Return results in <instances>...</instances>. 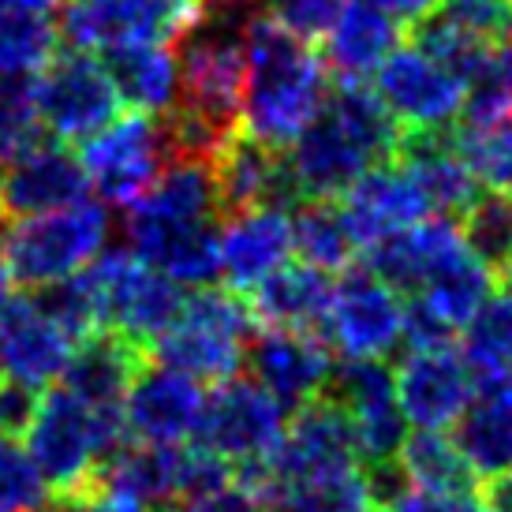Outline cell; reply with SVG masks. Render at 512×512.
Segmentation results:
<instances>
[{
	"label": "cell",
	"mask_w": 512,
	"mask_h": 512,
	"mask_svg": "<svg viewBox=\"0 0 512 512\" xmlns=\"http://www.w3.org/2000/svg\"><path fill=\"white\" fill-rule=\"evenodd\" d=\"M363 471V486H367V498L374 512H389L408 490H412V479L400 464V456L393 460H374V464H359Z\"/></svg>",
	"instance_id": "cell-46"
},
{
	"label": "cell",
	"mask_w": 512,
	"mask_h": 512,
	"mask_svg": "<svg viewBox=\"0 0 512 512\" xmlns=\"http://www.w3.org/2000/svg\"><path fill=\"white\" fill-rule=\"evenodd\" d=\"M128 441L124 408H86L68 389L49 385L23 434V449L49 494H83L101 464Z\"/></svg>",
	"instance_id": "cell-3"
},
{
	"label": "cell",
	"mask_w": 512,
	"mask_h": 512,
	"mask_svg": "<svg viewBox=\"0 0 512 512\" xmlns=\"http://www.w3.org/2000/svg\"><path fill=\"white\" fill-rule=\"evenodd\" d=\"M456 228L471 255L494 273L512 262V195L501 191L475 195L468 210L456 217Z\"/></svg>",
	"instance_id": "cell-36"
},
{
	"label": "cell",
	"mask_w": 512,
	"mask_h": 512,
	"mask_svg": "<svg viewBox=\"0 0 512 512\" xmlns=\"http://www.w3.org/2000/svg\"><path fill=\"white\" fill-rule=\"evenodd\" d=\"M143 359V352L124 337H116L109 329H94L83 341H75L57 385L86 408H124V393Z\"/></svg>",
	"instance_id": "cell-24"
},
{
	"label": "cell",
	"mask_w": 512,
	"mask_h": 512,
	"mask_svg": "<svg viewBox=\"0 0 512 512\" xmlns=\"http://www.w3.org/2000/svg\"><path fill=\"white\" fill-rule=\"evenodd\" d=\"M49 509L53 512H154L146 505H135L128 498H116V494H105L98 486H90L83 494H53L49 498Z\"/></svg>",
	"instance_id": "cell-48"
},
{
	"label": "cell",
	"mask_w": 512,
	"mask_h": 512,
	"mask_svg": "<svg viewBox=\"0 0 512 512\" xmlns=\"http://www.w3.org/2000/svg\"><path fill=\"white\" fill-rule=\"evenodd\" d=\"M337 202H341V214L356 247H370L400 228H412L434 217L423 187L415 184V176L400 161L370 165Z\"/></svg>",
	"instance_id": "cell-19"
},
{
	"label": "cell",
	"mask_w": 512,
	"mask_h": 512,
	"mask_svg": "<svg viewBox=\"0 0 512 512\" xmlns=\"http://www.w3.org/2000/svg\"><path fill=\"white\" fill-rule=\"evenodd\" d=\"M389 512H483L475 490L471 494H434V490H408Z\"/></svg>",
	"instance_id": "cell-49"
},
{
	"label": "cell",
	"mask_w": 512,
	"mask_h": 512,
	"mask_svg": "<svg viewBox=\"0 0 512 512\" xmlns=\"http://www.w3.org/2000/svg\"><path fill=\"white\" fill-rule=\"evenodd\" d=\"M60 0H0V12H38L53 15Z\"/></svg>",
	"instance_id": "cell-52"
},
{
	"label": "cell",
	"mask_w": 512,
	"mask_h": 512,
	"mask_svg": "<svg viewBox=\"0 0 512 512\" xmlns=\"http://www.w3.org/2000/svg\"><path fill=\"white\" fill-rule=\"evenodd\" d=\"M124 236H128L131 255L172 277L187 292L217 285V277H221V251H217L221 221L191 225V221H161V217L128 210Z\"/></svg>",
	"instance_id": "cell-15"
},
{
	"label": "cell",
	"mask_w": 512,
	"mask_h": 512,
	"mask_svg": "<svg viewBox=\"0 0 512 512\" xmlns=\"http://www.w3.org/2000/svg\"><path fill=\"white\" fill-rule=\"evenodd\" d=\"M329 292H333V273H322L307 262L288 258L285 266H277L270 277H262L247 292V307H251L258 326L318 333Z\"/></svg>",
	"instance_id": "cell-26"
},
{
	"label": "cell",
	"mask_w": 512,
	"mask_h": 512,
	"mask_svg": "<svg viewBox=\"0 0 512 512\" xmlns=\"http://www.w3.org/2000/svg\"><path fill=\"white\" fill-rule=\"evenodd\" d=\"M490 296H494V270L483 266V262L468 251V243L460 240L453 251L430 270V277L423 281V288H419L412 299L427 303L441 322H449V326L460 333V326H464Z\"/></svg>",
	"instance_id": "cell-30"
},
{
	"label": "cell",
	"mask_w": 512,
	"mask_h": 512,
	"mask_svg": "<svg viewBox=\"0 0 512 512\" xmlns=\"http://www.w3.org/2000/svg\"><path fill=\"white\" fill-rule=\"evenodd\" d=\"M0 378H4V370H0Z\"/></svg>",
	"instance_id": "cell-56"
},
{
	"label": "cell",
	"mask_w": 512,
	"mask_h": 512,
	"mask_svg": "<svg viewBox=\"0 0 512 512\" xmlns=\"http://www.w3.org/2000/svg\"><path fill=\"white\" fill-rule=\"evenodd\" d=\"M202 385L180 370L143 359L128 393H124V423L135 441L150 445H184L195 438L202 415Z\"/></svg>",
	"instance_id": "cell-16"
},
{
	"label": "cell",
	"mask_w": 512,
	"mask_h": 512,
	"mask_svg": "<svg viewBox=\"0 0 512 512\" xmlns=\"http://www.w3.org/2000/svg\"><path fill=\"white\" fill-rule=\"evenodd\" d=\"M214 184L221 199V217L243 214L255 206H281L292 210L299 202L296 187L288 180L285 150H270L247 131H236L214 154Z\"/></svg>",
	"instance_id": "cell-21"
},
{
	"label": "cell",
	"mask_w": 512,
	"mask_h": 512,
	"mask_svg": "<svg viewBox=\"0 0 512 512\" xmlns=\"http://www.w3.org/2000/svg\"><path fill=\"white\" fill-rule=\"evenodd\" d=\"M217 251H221L225 285L232 292L247 296L262 277H270L277 266H285L292 258L288 210H281V206H255V210L225 217L221 236H217Z\"/></svg>",
	"instance_id": "cell-22"
},
{
	"label": "cell",
	"mask_w": 512,
	"mask_h": 512,
	"mask_svg": "<svg viewBox=\"0 0 512 512\" xmlns=\"http://www.w3.org/2000/svg\"><path fill=\"white\" fill-rule=\"evenodd\" d=\"M8 296H12V277L4 270V258H0V307L8 303Z\"/></svg>",
	"instance_id": "cell-53"
},
{
	"label": "cell",
	"mask_w": 512,
	"mask_h": 512,
	"mask_svg": "<svg viewBox=\"0 0 512 512\" xmlns=\"http://www.w3.org/2000/svg\"><path fill=\"white\" fill-rule=\"evenodd\" d=\"M501 288H505V299H512V262L509 266H501Z\"/></svg>",
	"instance_id": "cell-54"
},
{
	"label": "cell",
	"mask_w": 512,
	"mask_h": 512,
	"mask_svg": "<svg viewBox=\"0 0 512 512\" xmlns=\"http://www.w3.org/2000/svg\"><path fill=\"white\" fill-rule=\"evenodd\" d=\"M288 225H292V255H299V262L322 273H341L352 266L359 247L337 199H299L288 210Z\"/></svg>",
	"instance_id": "cell-31"
},
{
	"label": "cell",
	"mask_w": 512,
	"mask_h": 512,
	"mask_svg": "<svg viewBox=\"0 0 512 512\" xmlns=\"http://www.w3.org/2000/svg\"><path fill=\"white\" fill-rule=\"evenodd\" d=\"M352 423V441H356V460L359 464H374V460H393L400 456V445L408 438L412 423L404 419L397 400L367 408L359 415H348Z\"/></svg>",
	"instance_id": "cell-41"
},
{
	"label": "cell",
	"mask_w": 512,
	"mask_h": 512,
	"mask_svg": "<svg viewBox=\"0 0 512 512\" xmlns=\"http://www.w3.org/2000/svg\"><path fill=\"white\" fill-rule=\"evenodd\" d=\"M262 501L270 512H370L359 464L273 483L266 486Z\"/></svg>",
	"instance_id": "cell-32"
},
{
	"label": "cell",
	"mask_w": 512,
	"mask_h": 512,
	"mask_svg": "<svg viewBox=\"0 0 512 512\" xmlns=\"http://www.w3.org/2000/svg\"><path fill=\"white\" fill-rule=\"evenodd\" d=\"M483 490L475 494L483 512H512V468L501 471V475H490V479H479Z\"/></svg>",
	"instance_id": "cell-51"
},
{
	"label": "cell",
	"mask_w": 512,
	"mask_h": 512,
	"mask_svg": "<svg viewBox=\"0 0 512 512\" xmlns=\"http://www.w3.org/2000/svg\"><path fill=\"white\" fill-rule=\"evenodd\" d=\"M60 34L53 15L0 12V72L34 75L57 53Z\"/></svg>",
	"instance_id": "cell-38"
},
{
	"label": "cell",
	"mask_w": 512,
	"mask_h": 512,
	"mask_svg": "<svg viewBox=\"0 0 512 512\" xmlns=\"http://www.w3.org/2000/svg\"><path fill=\"white\" fill-rule=\"evenodd\" d=\"M0 217H4V210H0Z\"/></svg>",
	"instance_id": "cell-57"
},
{
	"label": "cell",
	"mask_w": 512,
	"mask_h": 512,
	"mask_svg": "<svg viewBox=\"0 0 512 512\" xmlns=\"http://www.w3.org/2000/svg\"><path fill=\"white\" fill-rule=\"evenodd\" d=\"M42 120L34 109V86L30 75L0 72V161L8 165L30 146L42 143Z\"/></svg>",
	"instance_id": "cell-40"
},
{
	"label": "cell",
	"mask_w": 512,
	"mask_h": 512,
	"mask_svg": "<svg viewBox=\"0 0 512 512\" xmlns=\"http://www.w3.org/2000/svg\"><path fill=\"white\" fill-rule=\"evenodd\" d=\"M456 341V329L441 322L427 303H404V329H400V348L404 352H427V348H449Z\"/></svg>",
	"instance_id": "cell-44"
},
{
	"label": "cell",
	"mask_w": 512,
	"mask_h": 512,
	"mask_svg": "<svg viewBox=\"0 0 512 512\" xmlns=\"http://www.w3.org/2000/svg\"><path fill=\"white\" fill-rule=\"evenodd\" d=\"M42 404V389L15 378H0V438H23Z\"/></svg>",
	"instance_id": "cell-45"
},
{
	"label": "cell",
	"mask_w": 512,
	"mask_h": 512,
	"mask_svg": "<svg viewBox=\"0 0 512 512\" xmlns=\"http://www.w3.org/2000/svg\"><path fill=\"white\" fill-rule=\"evenodd\" d=\"M370 512H374V509H370Z\"/></svg>",
	"instance_id": "cell-58"
},
{
	"label": "cell",
	"mask_w": 512,
	"mask_h": 512,
	"mask_svg": "<svg viewBox=\"0 0 512 512\" xmlns=\"http://www.w3.org/2000/svg\"><path fill=\"white\" fill-rule=\"evenodd\" d=\"M344 0H258V12L270 15L277 27L296 34L299 42H318L326 38L329 23L337 19Z\"/></svg>",
	"instance_id": "cell-43"
},
{
	"label": "cell",
	"mask_w": 512,
	"mask_h": 512,
	"mask_svg": "<svg viewBox=\"0 0 512 512\" xmlns=\"http://www.w3.org/2000/svg\"><path fill=\"white\" fill-rule=\"evenodd\" d=\"M49 486L15 438H0V512H42Z\"/></svg>",
	"instance_id": "cell-42"
},
{
	"label": "cell",
	"mask_w": 512,
	"mask_h": 512,
	"mask_svg": "<svg viewBox=\"0 0 512 512\" xmlns=\"http://www.w3.org/2000/svg\"><path fill=\"white\" fill-rule=\"evenodd\" d=\"M397 378V404L415 430H449L475 397V374L464 356L449 348L404 352Z\"/></svg>",
	"instance_id": "cell-18"
},
{
	"label": "cell",
	"mask_w": 512,
	"mask_h": 512,
	"mask_svg": "<svg viewBox=\"0 0 512 512\" xmlns=\"http://www.w3.org/2000/svg\"><path fill=\"white\" fill-rule=\"evenodd\" d=\"M120 105L135 113L165 116L180 98V57L176 45H120L105 53Z\"/></svg>",
	"instance_id": "cell-29"
},
{
	"label": "cell",
	"mask_w": 512,
	"mask_h": 512,
	"mask_svg": "<svg viewBox=\"0 0 512 512\" xmlns=\"http://www.w3.org/2000/svg\"><path fill=\"white\" fill-rule=\"evenodd\" d=\"M400 131H445L460 120L464 83L419 45H397L370 86Z\"/></svg>",
	"instance_id": "cell-13"
},
{
	"label": "cell",
	"mask_w": 512,
	"mask_h": 512,
	"mask_svg": "<svg viewBox=\"0 0 512 512\" xmlns=\"http://www.w3.org/2000/svg\"><path fill=\"white\" fill-rule=\"evenodd\" d=\"M400 464H404L415 490L471 494L479 483L449 430H408V438L400 445Z\"/></svg>",
	"instance_id": "cell-33"
},
{
	"label": "cell",
	"mask_w": 512,
	"mask_h": 512,
	"mask_svg": "<svg viewBox=\"0 0 512 512\" xmlns=\"http://www.w3.org/2000/svg\"><path fill=\"white\" fill-rule=\"evenodd\" d=\"M400 45V23L363 0H344L337 19L326 30V72L337 79H356L382 68V60Z\"/></svg>",
	"instance_id": "cell-27"
},
{
	"label": "cell",
	"mask_w": 512,
	"mask_h": 512,
	"mask_svg": "<svg viewBox=\"0 0 512 512\" xmlns=\"http://www.w3.org/2000/svg\"><path fill=\"white\" fill-rule=\"evenodd\" d=\"M86 184L105 206L128 210L143 199L161 169L169 165V146L161 131V116L116 113L101 131L83 139L79 150Z\"/></svg>",
	"instance_id": "cell-9"
},
{
	"label": "cell",
	"mask_w": 512,
	"mask_h": 512,
	"mask_svg": "<svg viewBox=\"0 0 512 512\" xmlns=\"http://www.w3.org/2000/svg\"><path fill=\"white\" fill-rule=\"evenodd\" d=\"M460 243V228L449 217H427L412 228H400L367 247V270L385 285L412 299L430 270Z\"/></svg>",
	"instance_id": "cell-25"
},
{
	"label": "cell",
	"mask_w": 512,
	"mask_h": 512,
	"mask_svg": "<svg viewBox=\"0 0 512 512\" xmlns=\"http://www.w3.org/2000/svg\"><path fill=\"white\" fill-rule=\"evenodd\" d=\"M460 356L475 382H498L512 370V299H486L460 326Z\"/></svg>",
	"instance_id": "cell-34"
},
{
	"label": "cell",
	"mask_w": 512,
	"mask_h": 512,
	"mask_svg": "<svg viewBox=\"0 0 512 512\" xmlns=\"http://www.w3.org/2000/svg\"><path fill=\"white\" fill-rule=\"evenodd\" d=\"M512 113V38L490 45L475 68L464 75V109L460 128H479Z\"/></svg>",
	"instance_id": "cell-35"
},
{
	"label": "cell",
	"mask_w": 512,
	"mask_h": 512,
	"mask_svg": "<svg viewBox=\"0 0 512 512\" xmlns=\"http://www.w3.org/2000/svg\"><path fill=\"white\" fill-rule=\"evenodd\" d=\"M456 146H460V157L468 161L471 176L486 191L512 195V113L479 124V128H460Z\"/></svg>",
	"instance_id": "cell-39"
},
{
	"label": "cell",
	"mask_w": 512,
	"mask_h": 512,
	"mask_svg": "<svg viewBox=\"0 0 512 512\" xmlns=\"http://www.w3.org/2000/svg\"><path fill=\"white\" fill-rule=\"evenodd\" d=\"M83 277L94 296L98 329L124 337L143 356H150L154 341L172 326L187 296V288H180L154 266H146L128 247L101 251L90 266H83Z\"/></svg>",
	"instance_id": "cell-7"
},
{
	"label": "cell",
	"mask_w": 512,
	"mask_h": 512,
	"mask_svg": "<svg viewBox=\"0 0 512 512\" xmlns=\"http://www.w3.org/2000/svg\"><path fill=\"white\" fill-rule=\"evenodd\" d=\"M214 19V27L202 19L180 42L184 53H176L180 57V98H176V105L206 116L217 128L240 131L243 72H247L243 27H228V15H214Z\"/></svg>",
	"instance_id": "cell-12"
},
{
	"label": "cell",
	"mask_w": 512,
	"mask_h": 512,
	"mask_svg": "<svg viewBox=\"0 0 512 512\" xmlns=\"http://www.w3.org/2000/svg\"><path fill=\"white\" fill-rule=\"evenodd\" d=\"M498 385H501V389H505V393H509V397H512V370H509V374H505V378H498Z\"/></svg>",
	"instance_id": "cell-55"
},
{
	"label": "cell",
	"mask_w": 512,
	"mask_h": 512,
	"mask_svg": "<svg viewBox=\"0 0 512 512\" xmlns=\"http://www.w3.org/2000/svg\"><path fill=\"white\" fill-rule=\"evenodd\" d=\"M400 124L367 83L337 79L296 143L285 150L288 180L299 199H341L370 165L393 161Z\"/></svg>",
	"instance_id": "cell-1"
},
{
	"label": "cell",
	"mask_w": 512,
	"mask_h": 512,
	"mask_svg": "<svg viewBox=\"0 0 512 512\" xmlns=\"http://www.w3.org/2000/svg\"><path fill=\"white\" fill-rule=\"evenodd\" d=\"M176 512H270L266 501L258 498L251 486L243 483H225L217 490H206V494H195L187 501H176Z\"/></svg>",
	"instance_id": "cell-47"
},
{
	"label": "cell",
	"mask_w": 512,
	"mask_h": 512,
	"mask_svg": "<svg viewBox=\"0 0 512 512\" xmlns=\"http://www.w3.org/2000/svg\"><path fill=\"white\" fill-rule=\"evenodd\" d=\"M318 397L337 404L344 415H359L397 400V378L385 359H341L329 367V378Z\"/></svg>",
	"instance_id": "cell-37"
},
{
	"label": "cell",
	"mask_w": 512,
	"mask_h": 512,
	"mask_svg": "<svg viewBox=\"0 0 512 512\" xmlns=\"http://www.w3.org/2000/svg\"><path fill=\"white\" fill-rule=\"evenodd\" d=\"M243 367L285 412H296L322 393L333 367V352L318 333L307 329L258 326L255 337L247 341Z\"/></svg>",
	"instance_id": "cell-14"
},
{
	"label": "cell",
	"mask_w": 512,
	"mask_h": 512,
	"mask_svg": "<svg viewBox=\"0 0 512 512\" xmlns=\"http://www.w3.org/2000/svg\"><path fill=\"white\" fill-rule=\"evenodd\" d=\"M449 430L475 479L512 468V397L498 382L475 385V397Z\"/></svg>",
	"instance_id": "cell-28"
},
{
	"label": "cell",
	"mask_w": 512,
	"mask_h": 512,
	"mask_svg": "<svg viewBox=\"0 0 512 512\" xmlns=\"http://www.w3.org/2000/svg\"><path fill=\"white\" fill-rule=\"evenodd\" d=\"M363 4L385 12L389 19H397L400 27H415V23H423L438 8V0H363Z\"/></svg>",
	"instance_id": "cell-50"
},
{
	"label": "cell",
	"mask_w": 512,
	"mask_h": 512,
	"mask_svg": "<svg viewBox=\"0 0 512 512\" xmlns=\"http://www.w3.org/2000/svg\"><path fill=\"white\" fill-rule=\"evenodd\" d=\"M30 86L45 135L57 143H83L120 113V94L109 68L94 53H53L42 72L30 75Z\"/></svg>",
	"instance_id": "cell-10"
},
{
	"label": "cell",
	"mask_w": 512,
	"mask_h": 512,
	"mask_svg": "<svg viewBox=\"0 0 512 512\" xmlns=\"http://www.w3.org/2000/svg\"><path fill=\"white\" fill-rule=\"evenodd\" d=\"M75 337L42 307L34 292L8 296L0 307V370L4 378L27 382L34 389L57 385L68 367Z\"/></svg>",
	"instance_id": "cell-17"
},
{
	"label": "cell",
	"mask_w": 512,
	"mask_h": 512,
	"mask_svg": "<svg viewBox=\"0 0 512 512\" xmlns=\"http://www.w3.org/2000/svg\"><path fill=\"white\" fill-rule=\"evenodd\" d=\"M243 53H247V72H243L240 131L270 150H288L326 101V64L314 57L311 45L299 42L296 34L277 27L262 12L243 23Z\"/></svg>",
	"instance_id": "cell-2"
},
{
	"label": "cell",
	"mask_w": 512,
	"mask_h": 512,
	"mask_svg": "<svg viewBox=\"0 0 512 512\" xmlns=\"http://www.w3.org/2000/svg\"><path fill=\"white\" fill-rule=\"evenodd\" d=\"M393 161L415 176V184L423 187L434 217H456L471 206L479 195V180L471 176L468 161L460 157L456 146V128L445 131H400V143Z\"/></svg>",
	"instance_id": "cell-23"
},
{
	"label": "cell",
	"mask_w": 512,
	"mask_h": 512,
	"mask_svg": "<svg viewBox=\"0 0 512 512\" xmlns=\"http://www.w3.org/2000/svg\"><path fill=\"white\" fill-rule=\"evenodd\" d=\"M90 195L86 172L79 154L64 143H38L27 154L8 161V172H0V210L4 217H34L53 214Z\"/></svg>",
	"instance_id": "cell-20"
},
{
	"label": "cell",
	"mask_w": 512,
	"mask_h": 512,
	"mask_svg": "<svg viewBox=\"0 0 512 512\" xmlns=\"http://www.w3.org/2000/svg\"><path fill=\"white\" fill-rule=\"evenodd\" d=\"M206 19L202 0H60L57 34L68 49L109 53L120 45H180Z\"/></svg>",
	"instance_id": "cell-8"
},
{
	"label": "cell",
	"mask_w": 512,
	"mask_h": 512,
	"mask_svg": "<svg viewBox=\"0 0 512 512\" xmlns=\"http://www.w3.org/2000/svg\"><path fill=\"white\" fill-rule=\"evenodd\" d=\"M404 296L367 266H348L333 281L318 337L341 359H389L400 348Z\"/></svg>",
	"instance_id": "cell-11"
},
{
	"label": "cell",
	"mask_w": 512,
	"mask_h": 512,
	"mask_svg": "<svg viewBox=\"0 0 512 512\" xmlns=\"http://www.w3.org/2000/svg\"><path fill=\"white\" fill-rule=\"evenodd\" d=\"M109 232V206L86 195L53 214L15 217L8 228H0V258L15 288L38 292L90 266L105 251Z\"/></svg>",
	"instance_id": "cell-5"
},
{
	"label": "cell",
	"mask_w": 512,
	"mask_h": 512,
	"mask_svg": "<svg viewBox=\"0 0 512 512\" xmlns=\"http://www.w3.org/2000/svg\"><path fill=\"white\" fill-rule=\"evenodd\" d=\"M285 423L288 412L251 374L247 378L232 374L225 382H217L214 393H206V400H202L195 441L221 460H228L232 479L251 486L262 498L270 460L285 438Z\"/></svg>",
	"instance_id": "cell-6"
},
{
	"label": "cell",
	"mask_w": 512,
	"mask_h": 512,
	"mask_svg": "<svg viewBox=\"0 0 512 512\" xmlns=\"http://www.w3.org/2000/svg\"><path fill=\"white\" fill-rule=\"evenodd\" d=\"M255 329L258 322L247 307V296L217 285L191 288L180 314L157 337L146 359L180 370L199 385H217L243 370L247 341L255 337Z\"/></svg>",
	"instance_id": "cell-4"
}]
</instances>
